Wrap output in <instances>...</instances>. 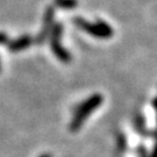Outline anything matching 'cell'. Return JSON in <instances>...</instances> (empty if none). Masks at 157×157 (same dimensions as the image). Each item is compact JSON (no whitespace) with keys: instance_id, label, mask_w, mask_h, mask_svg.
Segmentation results:
<instances>
[{"instance_id":"cell-1","label":"cell","mask_w":157,"mask_h":157,"mask_svg":"<svg viewBox=\"0 0 157 157\" xmlns=\"http://www.w3.org/2000/svg\"><path fill=\"white\" fill-rule=\"evenodd\" d=\"M41 157H50L49 155H43V156H41Z\"/></svg>"}]
</instances>
